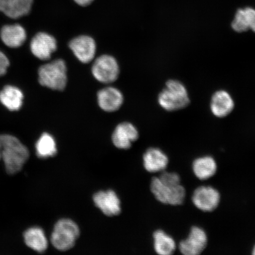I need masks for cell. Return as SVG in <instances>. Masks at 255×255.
<instances>
[{"label":"cell","instance_id":"cell-1","mask_svg":"<svg viewBox=\"0 0 255 255\" xmlns=\"http://www.w3.org/2000/svg\"><path fill=\"white\" fill-rule=\"evenodd\" d=\"M29 157V151L19 139L8 134L0 135V159L4 162L6 171L14 174L21 170Z\"/></svg>","mask_w":255,"mask_h":255},{"label":"cell","instance_id":"cell-2","mask_svg":"<svg viewBox=\"0 0 255 255\" xmlns=\"http://www.w3.org/2000/svg\"><path fill=\"white\" fill-rule=\"evenodd\" d=\"M158 101L163 109L170 112L184 109L190 102L187 89L177 80L167 82L165 88L158 96Z\"/></svg>","mask_w":255,"mask_h":255},{"label":"cell","instance_id":"cell-3","mask_svg":"<svg viewBox=\"0 0 255 255\" xmlns=\"http://www.w3.org/2000/svg\"><path fill=\"white\" fill-rule=\"evenodd\" d=\"M39 82L43 87L53 90L63 91L68 82L67 66L62 59H57L40 67Z\"/></svg>","mask_w":255,"mask_h":255},{"label":"cell","instance_id":"cell-4","mask_svg":"<svg viewBox=\"0 0 255 255\" xmlns=\"http://www.w3.org/2000/svg\"><path fill=\"white\" fill-rule=\"evenodd\" d=\"M79 235V228L76 223L71 219H63L56 223L51 242L57 250L68 251L75 246Z\"/></svg>","mask_w":255,"mask_h":255},{"label":"cell","instance_id":"cell-5","mask_svg":"<svg viewBox=\"0 0 255 255\" xmlns=\"http://www.w3.org/2000/svg\"><path fill=\"white\" fill-rule=\"evenodd\" d=\"M151 191L158 202L171 206L182 205L186 197V190L181 184L162 183L159 177L152 178Z\"/></svg>","mask_w":255,"mask_h":255},{"label":"cell","instance_id":"cell-6","mask_svg":"<svg viewBox=\"0 0 255 255\" xmlns=\"http://www.w3.org/2000/svg\"><path fill=\"white\" fill-rule=\"evenodd\" d=\"M94 77L103 84H111L116 81L120 74L117 60L110 55H103L95 60L92 68Z\"/></svg>","mask_w":255,"mask_h":255},{"label":"cell","instance_id":"cell-7","mask_svg":"<svg viewBox=\"0 0 255 255\" xmlns=\"http://www.w3.org/2000/svg\"><path fill=\"white\" fill-rule=\"evenodd\" d=\"M191 199L197 209L203 212H209L218 207L221 201V194L213 187L200 186L194 190Z\"/></svg>","mask_w":255,"mask_h":255},{"label":"cell","instance_id":"cell-8","mask_svg":"<svg viewBox=\"0 0 255 255\" xmlns=\"http://www.w3.org/2000/svg\"><path fill=\"white\" fill-rule=\"evenodd\" d=\"M207 242L206 232L202 228L193 226L187 238L180 242L179 250L184 255H198L205 250Z\"/></svg>","mask_w":255,"mask_h":255},{"label":"cell","instance_id":"cell-9","mask_svg":"<svg viewBox=\"0 0 255 255\" xmlns=\"http://www.w3.org/2000/svg\"><path fill=\"white\" fill-rule=\"evenodd\" d=\"M57 47L55 37L43 32L35 35L30 43L31 53L41 60L50 59L52 54L57 50Z\"/></svg>","mask_w":255,"mask_h":255},{"label":"cell","instance_id":"cell-10","mask_svg":"<svg viewBox=\"0 0 255 255\" xmlns=\"http://www.w3.org/2000/svg\"><path fill=\"white\" fill-rule=\"evenodd\" d=\"M69 46L82 63H88L94 59L97 45L95 40L90 36L76 37L70 41Z\"/></svg>","mask_w":255,"mask_h":255},{"label":"cell","instance_id":"cell-11","mask_svg":"<svg viewBox=\"0 0 255 255\" xmlns=\"http://www.w3.org/2000/svg\"><path fill=\"white\" fill-rule=\"evenodd\" d=\"M93 200L96 206L98 207L104 215L107 216H114L120 214V200L113 190L99 191L94 194Z\"/></svg>","mask_w":255,"mask_h":255},{"label":"cell","instance_id":"cell-12","mask_svg":"<svg viewBox=\"0 0 255 255\" xmlns=\"http://www.w3.org/2000/svg\"><path fill=\"white\" fill-rule=\"evenodd\" d=\"M138 132L132 124L123 123L114 130L112 139L115 146L120 149H129L132 142L138 138Z\"/></svg>","mask_w":255,"mask_h":255},{"label":"cell","instance_id":"cell-13","mask_svg":"<svg viewBox=\"0 0 255 255\" xmlns=\"http://www.w3.org/2000/svg\"><path fill=\"white\" fill-rule=\"evenodd\" d=\"M97 98L99 106L109 113L119 110L124 102L123 94L119 89L114 87L101 89L98 92Z\"/></svg>","mask_w":255,"mask_h":255},{"label":"cell","instance_id":"cell-14","mask_svg":"<svg viewBox=\"0 0 255 255\" xmlns=\"http://www.w3.org/2000/svg\"><path fill=\"white\" fill-rule=\"evenodd\" d=\"M234 101L228 92L223 90L218 91L212 96L210 110L215 117H227L234 110Z\"/></svg>","mask_w":255,"mask_h":255},{"label":"cell","instance_id":"cell-15","mask_svg":"<svg viewBox=\"0 0 255 255\" xmlns=\"http://www.w3.org/2000/svg\"><path fill=\"white\" fill-rule=\"evenodd\" d=\"M1 40L6 46L17 48L23 45L27 34L23 27L18 24L5 25L0 32Z\"/></svg>","mask_w":255,"mask_h":255},{"label":"cell","instance_id":"cell-16","mask_svg":"<svg viewBox=\"0 0 255 255\" xmlns=\"http://www.w3.org/2000/svg\"><path fill=\"white\" fill-rule=\"evenodd\" d=\"M33 0H0V11L7 17L18 18L29 13Z\"/></svg>","mask_w":255,"mask_h":255},{"label":"cell","instance_id":"cell-17","mask_svg":"<svg viewBox=\"0 0 255 255\" xmlns=\"http://www.w3.org/2000/svg\"><path fill=\"white\" fill-rule=\"evenodd\" d=\"M143 166L150 173H157L167 168L168 158L161 149L156 148H149L143 156Z\"/></svg>","mask_w":255,"mask_h":255},{"label":"cell","instance_id":"cell-18","mask_svg":"<svg viewBox=\"0 0 255 255\" xmlns=\"http://www.w3.org/2000/svg\"><path fill=\"white\" fill-rule=\"evenodd\" d=\"M232 27L238 33L249 30L255 33V9L251 7L239 9L232 21Z\"/></svg>","mask_w":255,"mask_h":255},{"label":"cell","instance_id":"cell-19","mask_svg":"<svg viewBox=\"0 0 255 255\" xmlns=\"http://www.w3.org/2000/svg\"><path fill=\"white\" fill-rule=\"evenodd\" d=\"M23 92L14 86L7 85L0 92V102L11 111H18L23 105Z\"/></svg>","mask_w":255,"mask_h":255},{"label":"cell","instance_id":"cell-20","mask_svg":"<svg viewBox=\"0 0 255 255\" xmlns=\"http://www.w3.org/2000/svg\"><path fill=\"white\" fill-rule=\"evenodd\" d=\"M217 170L218 165L215 159L210 156L197 158L193 161V173L201 180H206L212 177Z\"/></svg>","mask_w":255,"mask_h":255},{"label":"cell","instance_id":"cell-21","mask_svg":"<svg viewBox=\"0 0 255 255\" xmlns=\"http://www.w3.org/2000/svg\"><path fill=\"white\" fill-rule=\"evenodd\" d=\"M25 244L32 250L42 253L47 250L48 242L44 231L40 228L28 229L24 234Z\"/></svg>","mask_w":255,"mask_h":255},{"label":"cell","instance_id":"cell-22","mask_svg":"<svg viewBox=\"0 0 255 255\" xmlns=\"http://www.w3.org/2000/svg\"><path fill=\"white\" fill-rule=\"evenodd\" d=\"M154 247L156 253L160 255L173 254L176 244L173 238L162 230L156 231L153 234Z\"/></svg>","mask_w":255,"mask_h":255},{"label":"cell","instance_id":"cell-23","mask_svg":"<svg viewBox=\"0 0 255 255\" xmlns=\"http://www.w3.org/2000/svg\"><path fill=\"white\" fill-rule=\"evenodd\" d=\"M38 157L45 158L53 157L57 154L56 143L53 137L49 133H43L36 144Z\"/></svg>","mask_w":255,"mask_h":255},{"label":"cell","instance_id":"cell-24","mask_svg":"<svg viewBox=\"0 0 255 255\" xmlns=\"http://www.w3.org/2000/svg\"><path fill=\"white\" fill-rule=\"evenodd\" d=\"M162 183L168 184H179L180 183V175L175 173L164 172L159 177Z\"/></svg>","mask_w":255,"mask_h":255},{"label":"cell","instance_id":"cell-25","mask_svg":"<svg viewBox=\"0 0 255 255\" xmlns=\"http://www.w3.org/2000/svg\"><path fill=\"white\" fill-rule=\"evenodd\" d=\"M9 65V62L7 57L0 51V76L5 74Z\"/></svg>","mask_w":255,"mask_h":255},{"label":"cell","instance_id":"cell-26","mask_svg":"<svg viewBox=\"0 0 255 255\" xmlns=\"http://www.w3.org/2000/svg\"><path fill=\"white\" fill-rule=\"evenodd\" d=\"M79 5L87 6L91 4L94 0H74Z\"/></svg>","mask_w":255,"mask_h":255},{"label":"cell","instance_id":"cell-27","mask_svg":"<svg viewBox=\"0 0 255 255\" xmlns=\"http://www.w3.org/2000/svg\"><path fill=\"white\" fill-rule=\"evenodd\" d=\"M253 254L255 255V245L254 247L253 251Z\"/></svg>","mask_w":255,"mask_h":255}]
</instances>
